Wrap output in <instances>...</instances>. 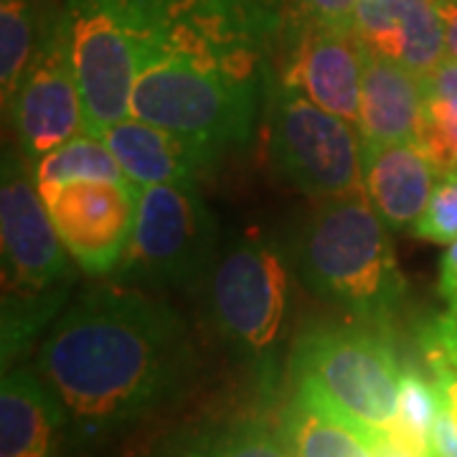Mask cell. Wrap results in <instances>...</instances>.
I'll list each match as a JSON object with an SVG mask.
<instances>
[{
    "label": "cell",
    "instance_id": "ac0fdd59",
    "mask_svg": "<svg viewBox=\"0 0 457 457\" xmlns=\"http://www.w3.org/2000/svg\"><path fill=\"white\" fill-rule=\"evenodd\" d=\"M278 432L293 457H378L356 427L305 386H295Z\"/></svg>",
    "mask_w": 457,
    "mask_h": 457
},
{
    "label": "cell",
    "instance_id": "6da1fadb",
    "mask_svg": "<svg viewBox=\"0 0 457 457\" xmlns=\"http://www.w3.org/2000/svg\"><path fill=\"white\" fill-rule=\"evenodd\" d=\"M36 371L66 409L69 457H89L180 404L198 376V348L168 303L97 287L56 318Z\"/></svg>",
    "mask_w": 457,
    "mask_h": 457
},
{
    "label": "cell",
    "instance_id": "44dd1931",
    "mask_svg": "<svg viewBox=\"0 0 457 457\" xmlns=\"http://www.w3.org/2000/svg\"><path fill=\"white\" fill-rule=\"evenodd\" d=\"M417 145L437 170H457V99L427 97Z\"/></svg>",
    "mask_w": 457,
    "mask_h": 457
},
{
    "label": "cell",
    "instance_id": "484cf974",
    "mask_svg": "<svg viewBox=\"0 0 457 457\" xmlns=\"http://www.w3.org/2000/svg\"><path fill=\"white\" fill-rule=\"evenodd\" d=\"M437 293L447 305V312L457 315V239L447 245L440 260V278H437Z\"/></svg>",
    "mask_w": 457,
    "mask_h": 457
},
{
    "label": "cell",
    "instance_id": "83f0119b",
    "mask_svg": "<svg viewBox=\"0 0 457 457\" xmlns=\"http://www.w3.org/2000/svg\"><path fill=\"white\" fill-rule=\"evenodd\" d=\"M432 457H457V432L442 409L432 427Z\"/></svg>",
    "mask_w": 457,
    "mask_h": 457
},
{
    "label": "cell",
    "instance_id": "603a6c76",
    "mask_svg": "<svg viewBox=\"0 0 457 457\" xmlns=\"http://www.w3.org/2000/svg\"><path fill=\"white\" fill-rule=\"evenodd\" d=\"M359 0H285L287 21H318L353 31Z\"/></svg>",
    "mask_w": 457,
    "mask_h": 457
},
{
    "label": "cell",
    "instance_id": "d4e9b609",
    "mask_svg": "<svg viewBox=\"0 0 457 457\" xmlns=\"http://www.w3.org/2000/svg\"><path fill=\"white\" fill-rule=\"evenodd\" d=\"M427 366L432 371V381L440 394L442 414L450 420V425L455 427L457 432V369L442 359H427Z\"/></svg>",
    "mask_w": 457,
    "mask_h": 457
},
{
    "label": "cell",
    "instance_id": "cb8c5ba5",
    "mask_svg": "<svg viewBox=\"0 0 457 457\" xmlns=\"http://www.w3.org/2000/svg\"><path fill=\"white\" fill-rule=\"evenodd\" d=\"M422 353L425 359H442L453 363L457 369V315L445 312L435 318L429 326L422 330Z\"/></svg>",
    "mask_w": 457,
    "mask_h": 457
},
{
    "label": "cell",
    "instance_id": "ba28073f",
    "mask_svg": "<svg viewBox=\"0 0 457 457\" xmlns=\"http://www.w3.org/2000/svg\"><path fill=\"white\" fill-rule=\"evenodd\" d=\"M267 132L272 165L295 191L318 201L363 191V137L341 114L275 82Z\"/></svg>",
    "mask_w": 457,
    "mask_h": 457
},
{
    "label": "cell",
    "instance_id": "3957f363",
    "mask_svg": "<svg viewBox=\"0 0 457 457\" xmlns=\"http://www.w3.org/2000/svg\"><path fill=\"white\" fill-rule=\"evenodd\" d=\"M0 245H3V371L31 348L62 315L74 282L51 213L38 194L33 170L21 150L3 153L0 180Z\"/></svg>",
    "mask_w": 457,
    "mask_h": 457
},
{
    "label": "cell",
    "instance_id": "7402d4cb",
    "mask_svg": "<svg viewBox=\"0 0 457 457\" xmlns=\"http://www.w3.org/2000/svg\"><path fill=\"white\" fill-rule=\"evenodd\" d=\"M414 237L432 245H453L457 239V170H442L432 188L422 219L411 228Z\"/></svg>",
    "mask_w": 457,
    "mask_h": 457
},
{
    "label": "cell",
    "instance_id": "7c38bea8",
    "mask_svg": "<svg viewBox=\"0 0 457 457\" xmlns=\"http://www.w3.org/2000/svg\"><path fill=\"white\" fill-rule=\"evenodd\" d=\"M353 33L369 54L422 77L447 59L437 0H359Z\"/></svg>",
    "mask_w": 457,
    "mask_h": 457
},
{
    "label": "cell",
    "instance_id": "5b68a950",
    "mask_svg": "<svg viewBox=\"0 0 457 457\" xmlns=\"http://www.w3.org/2000/svg\"><path fill=\"white\" fill-rule=\"evenodd\" d=\"M170 0H59L56 21L74 59L84 132L102 135L130 117L135 77Z\"/></svg>",
    "mask_w": 457,
    "mask_h": 457
},
{
    "label": "cell",
    "instance_id": "e0dca14e",
    "mask_svg": "<svg viewBox=\"0 0 457 457\" xmlns=\"http://www.w3.org/2000/svg\"><path fill=\"white\" fill-rule=\"evenodd\" d=\"M132 457H293L262 417L239 414L180 425Z\"/></svg>",
    "mask_w": 457,
    "mask_h": 457
},
{
    "label": "cell",
    "instance_id": "277c9868",
    "mask_svg": "<svg viewBox=\"0 0 457 457\" xmlns=\"http://www.w3.org/2000/svg\"><path fill=\"white\" fill-rule=\"evenodd\" d=\"M206 311L219 341L272 399L293 326V278L282 246L254 228L219 246L206 275Z\"/></svg>",
    "mask_w": 457,
    "mask_h": 457
},
{
    "label": "cell",
    "instance_id": "9c48e42d",
    "mask_svg": "<svg viewBox=\"0 0 457 457\" xmlns=\"http://www.w3.org/2000/svg\"><path fill=\"white\" fill-rule=\"evenodd\" d=\"M5 114H11L16 147L29 165L84 132L82 89L56 16L41 33L38 49Z\"/></svg>",
    "mask_w": 457,
    "mask_h": 457
},
{
    "label": "cell",
    "instance_id": "9a60e30c",
    "mask_svg": "<svg viewBox=\"0 0 457 457\" xmlns=\"http://www.w3.org/2000/svg\"><path fill=\"white\" fill-rule=\"evenodd\" d=\"M437 179V165L417 143H363V194L389 228H414Z\"/></svg>",
    "mask_w": 457,
    "mask_h": 457
},
{
    "label": "cell",
    "instance_id": "2e32d148",
    "mask_svg": "<svg viewBox=\"0 0 457 457\" xmlns=\"http://www.w3.org/2000/svg\"><path fill=\"white\" fill-rule=\"evenodd\" d=\"M425 104L422 74L366 51L359 112L363 143H417Z\"/></svg>",
    "mask_w": 457,
    "mask_h": 457
},
{
    "label": "cell",
    "instance_id": "7a4b0ae2",
    "mask_svg": "<svg viewBox=\"0 0 457 457\" xmlns=\"http://www.w3.org/2000/svg\"><path fill=\"white\" fill-rule=\"evenodd\" d=\"M295 267L312 295L363 326H389L407 303L389 227L363 191L320 201L300 231Z\"/></svg>",
    "mask_w": 457,
    "mask_h": 457
},
{
    "label": "cell",
    "instance_id": "30bf717a",
    "mask_svg": "<svg viewBox=\"0 0 457 457\" xmlns=\"http://www.w3.org/2000/svg\"><path fill=\"white\" fill-rule=\"evenodd\" d=\"M69 257L87 275H112L125 257L137 186L130 180H71L38 188Z\"/></svg>",
    "mask_w": 457,
    "mask_h": 457
},
{
    "label": "cell",
    "instance_id": "d6986e66",
    "mask_svg": "<svg viewBox=\"0 0 457 457\" xmlns=\"http://www.w3.org/2000/svg\"><path fill=\"white\" fill-rule=\"evenodd\" d=\"M38 188H51L71 180H128L122 168L99 135L82 132L49 150L31 165Z\"/></svg>",
    "mask_w": 457,
    "mask_h": 457
},
{
    "label": "cell",
    "instance_id": "8992f818",
    "mask_svg": "<svg viewBox=\"0 0 457 457\" xmlns=\"http://www.w3.org/2000/svg\"><path fill=\"white\" fill-rule=\"evenodd\" d=\"M290 376L295 386L315 392L356 427L376 453L389 442L402 369L389 341L374 326L305 328L293 341Z\"/></svg>",
    "mask_w": 457,
    "mask_h": 457
},
{
    "label": "cell",
    "instance_id": "4316f807",
    "mask_svg": "<svg viewBox=\"0 0 457 457\" xmlns=\"http://www.w3.org/2000/svg\"><path fill=\"white\" fill-rule=\"evenodd\" d=\"M427 97H455L457 99V62L445 59L425 74Z\"/></svg>",
    "mask_w": 457,
    "mask_h": 457
},
{
    "label": "cell",
    "instance_id": "52a82bcc",
    "mask_svg": "<svg viewBox=\"0 0 457 457\" xmlns=\"http://www.w3.org/2000/svg\"><path fill=\"white\" fill-rule=\"evenodd\" d=\"M219 254L216 216L196 183L140 186L120 282L150 287H188L206 279Z\"/></svg>",
    "mask_w": 457,
    "mask_h": 457
},
{
    "label": "cell",
    "instance_id": "8fae6325",
    "mask_svg": "<svg viewBox=\"0 0 457 457\" xmlns=\"http://www.w3.org/2000/svg\"><path fill=\"white\" fill-rule=\"evenodd\" d=\"M366 49L348 29L318 21L282 23L278 82L359 128Z\"/></svg>",
    "mask_w": 457,
    "mask_h": 457
},
{
    "label": "cell",
    "instance_id": "ffe728a7",
    "mask_svg": "<svg viewBox=\"0 0 457 457\" xmlns=\"http://www.w3.org/2000/svg\"><path fill=\"white\" fill-rule=\"evenodd\" d=\"M38 41H36L33 0H0V95H3V112L11 107V102L16 97L18 87L29 71L33 54L38 49Z\"/></svg>",
    "mask_w": 457,
    "mask_h": 457
},
{
    "label": "cell",
    "instance_id": "4fadbf2b",
    "mask_svg": "<svg viewBox=\"0 0 457 457\" xmlns=\"http://www.w3.org/2000/svg\"><path fill=\"white\" fill-rule=\"evenodd\" d=\"M99 137L112 150L125 179L137 188L155 183H196L221 158L216 147L196 137L165 130L137 117L114 122Z\"/></svg>",
    "mask_w": 457,
    "mask_h": 457
},
{
    "label": "cell",
    "instance_id": "f1b7e54d",
    "mask_svg": "<svg viewBox=\"0 0 457 457\" xmlns=\"http://www.w3.org/2000/svg\"><path fill=\"white\" fill-rule=\"evenodd\" d=\"M442 16V29H445V49L447 59L457 62V0H437Z\"/></svg>",
    "mask_w": 457,
    "mask_h": 457
},
{
    "label": "cell",
    "instance_id": "5bb4252c",
    "mask_svg": "<svg viewBox=\"0 0 457 457\" xmlns=\"http://www.w3.org/2000/svg\"><path fill=\"white\" fill-rule=\"evenodd\" d=\"M0 457H69L66 409L38 371H3Z\"/></svg>",
    "mask_w": 457,
    "mask_h": 457
}]
</instances>
